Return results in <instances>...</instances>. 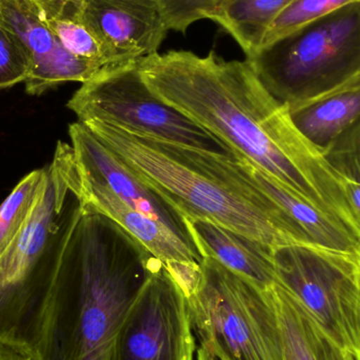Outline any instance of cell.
Here are the masks:
<instances>
[{
  "label": "cell",
  "mask_w": 360,
  "mask_h": 360,
  "mask_svg": "<svg viewBox=\"0 0 360 360\" xmlns=\"http://www.w3.org/2000/svg\"><path fill=\"white\" fill-rule=\"evenodd\" d=\"M150 90L287 190L346 224L360 228L344 186L323 151L296 128L288 105L272 96L243 61L211 51H170L137 60Z\"/></svg>",
  "instance_id": "1"
},
{
  "label": "cell",
  "mask_w": 360,
  "mask_h": 360,
  "mask_svg": "<svg viewBox=\"0 0 360 360\" xmlns=\"http://www.w3.org/2000/svg\"><path fill=\"white\" fill-rule=\"evenodd\" d=\"M162 264L117 222L82 202L44 302L32 359H109L127 313Z\"/></svg>",
  "instance_id": "2"
},
{
  "label": "cell",
  "mask_w": 360,
  "mask_h": 360,
  "mask_svg": "<svg viewBox=\"0 0 360 360\" xmlns=\"http://www.w3.org/2000/svg\"><path fill=\"white\" fill-rule=\"evenodd\" d=\"M82 124L186 219L212 222L273 250L312 247L236 156L170 143L115 124Z\"/></svg>",
  "instance_id": "3"
},
{
  "label": "cell",
  "mask_w": 360,
  "mask_h": 360,
  "mask_svg": "<svg viewBox=\"0 0 360 360\" xmlns=\"http://www.w3.org/2000/svg\"><path fill=\"white\" fill-rule=\"evenodd\" d=\"M29 221L0 257V345L31 354L65 243L82 211L73 149L59 141Z\"/></svg>",
  "instance_id": "4"
},
{
  "label": "cell",
  "mask_w": 360,
  "mask_h": 360,
  "mask_svg": "<svg viewBox=\"0 0 360 360\" xmlns=\"http://www.w3.org/2000/svg\"><path fill=\"white\" fill-rule=\"evenodd\" d=\"M247 60L289 109L360 76V2L262 46Z\"/></svg>",
  "instance_id": "5"
},
{
  "label": "cell",
  "mask_w": 360,
  "mask_h": 360,
  "mask_svg": "<svg viewBox=\"0 0 360 360\" xmlns=\"http://www.w3.org/2000/svg\"><path fill=\"white\" fill-rule=\"evenodd\" d=\"M200 269L188 297L199 347L219 360H285L270 288L262 289L213 258L203 257Z\"/></svg>",
  "instance_id": "6"
},
{
  "label": "cell",
  "mask_w": 360,
  "mask_h": 360,
  "mask_svg": "<svg viewBox=\"0 0 360 360\" xmlns=\"http://www.w3.org/2000/svg\"><path fill=\"white\" fill-rule=\"evenodd\" d=\"M77 122L115 124L186 147L235 156L211 133L158 98L146 84L137 61L103 68L67 103Z\"/></svg>",
  "instance_id": "7"
},
{
  "label": "cell",
  "mask_w": 360,
  "mask_h": 360,
  "mask_svg": "<svg viewBox=\"0 0 360 360\" xmlns=\"http://www.w3.org/2000/svg\"><path fill=\"white\" fill-rule=\"evenodd\" d=\"M197 349L188 297L162 264L127 313L108 360H194Z\"/></svg>",
  "instance_id": "8"
},
{
  "label": "cell",
  "mask_w": 360,
  "mask_h": 360,
  "mask_svg": "<svg viewBox=\"0 0 360 360\" xmlns=\"http://www.w3.org/2000/svg\"><path fill=\"white\" fill-rule=\"evenodd\" d=\"M277 283L291 292L330 338L349 352L344 308L360 259L306 245L274 250Z\"/></svg>",
  "instance_id": "9"
},
{
  "label": "cell",
  "mask_w": 360,
  "mask_h": 360,
  "mask_svg": "<svg viewBox=\"0 0 360 360\" xmlns=\"http://www.w3.org/2000/svg\"><path fill=\"white\" fill-rule=\"evenodd\" d=\"M0 17L29 59L27 94L39 96L65 82L84 84L103 69L63 46L44 20L37 0H0Z\"/></svg>",
  "instance_id": "10"
},
{
  "label": "cell",
  "mask_w": 360,
  "mask_h": 360,
  "mask_svg": "<svg viewBox=\"0 0 360 360\" xmlns=\"http://www.w3.org/2000/svg\"><path fill=\"white\" fill-rule=\"evenodd\" d=\"M114 65L158 53L169 29L160 0H76Z\"/></svg>",
  "instance_id": "11"
},
{
  "label": "cell",
  "mask_w": 360,
  "mask_h": 360,
  "mask_svg": "<svg viewBox=\"0 0 360 360\" xmlns=\"http://www.w3.org/2000/svg\"><path fill=\"white\" fill-rule=\"evenodd\" d=\"M69 136L78 170L105 184L127 205L160 222L198 251L179 210L129 170L86 126L79 122L70 124Z\"/></svg>",
  "instance_id": "12"
},
{
  "label": "cell",
  "mask_w": 360,
  "mask_h": 360,
  "mask_svg": "<svg viewBox=\"0 0 360 360\" xmlns=\"http://www.w3.org/2000/svg\"><path fill=\"white\" fill-rule=\"evenodd\" d=\"M78 174L82 202L117 222L148 251L162 260L168 270L182 264H200L201 254L166 226L127 205L101 182L82 171L78 170Z\"/></svg>",
  "instance_id": "13"
},
{
  "label": "cell",
  "mask_w": 360,
  "mask_h": 360,
  "mask_svg": "<svg viewBox=\"0 0 360 360\" xmlns=\"http://www.w3.org/2000/svg\"><path fill=\"white\" fill-rule=\"evenodd\" d=\"M195 245L232 272L266 290L277 283L274 250L238 233L200 219H186Z\"/></svg>",
  "instance_id": "14"
},
{
  "label": "cell",
  "mask_w": 360,
  "mask_h": 360,
  "mask_svg": "<svg viewBox=\"0 0 360 360\" xmlns=\"http://www.w3.org/2000/svg\"><path fill=\"white\" fill-rule=\"evenodd\" d=\"M289 110L296 128L323 151L360 120V76Z\"/></svg>",
  "instance_id": "15"
},
{
  "label": "cell",
  "mask_w": 360,
  "mask_h": 360,
  "mask_svg": "<svg viewBox=\"0 0 360 360\" xmlns=\"http://www.w3.org/2000/svg\"><path fill=\"white\" fill-rule=\"evenodd\" d=\"M283 336L285 360H354L279 283L270 287Z\"/></svg>",
  "instance_id": "16"
},
{
  "label": "cell",
  "mask_w": 360,
  "mask_h": 360,
  "mask_svg": "<svg viewBox=\"0 0 360 360\" xmlns=\"http://www.w3.org/2000/svg\"><path fill=\"white\" fill-rule=\"evenodd\" d=\"M294 0H218L207 19L240 46L245 56L257 52L266 30Z\"/></svg>",
  "instance_id": "17"
},
{
  "label": "cell",
  "mask_w": 360,
  "mask_h": 360,
  "mask_svg": "<svg viewBox=\"0 0 360 360\" xmlns=\"http://www.w3.org/2000/svg\"><path fill=\"white\" fill-rule=\"evenodd\" d=\"M37 1L44 20L69 52L101 68L114 65L98 38L82 18L76 0Z\"/></svg>",
  "instance_id": "18"
},
{
  "label": "cell",
  "mask_w": 360,
  "mask_h": 360,
  "mask_svg": "<svg viewBox=\"0 0 360 360\" xmlns=\"http://www.w3.org/2000/svg\"><path fill=\"white\" fill-rule=\"evenodd\" d=\"M48 166L32 171L0 205V257L29 221L46 184Z\"/></svg>",
  "instance_id": "19"
},
{
  "label": "cell",
  "mask_w": 360,
  "mask_h": 360,
  "mask_svg": "<svg viewBox=\"0 0 360 360\" xmlns=\"http://www.w3.org/2000/svg\"><path fill=\"white\" fill-rule=\"evenodd\" d=\"M326 160L342 180L360 228V120L323 150Z\"/></svg>",
  "instance_id": "20"
},
{
  "label": "cell",
  "mask_w": 360,
  "mask_h": 360,
  "mask_svg": "<svg viewBox=\"0 0 360 360\" xmlns=\"http://www.w3.org/2000/svg\"><path fill=\"white\" fill-rule=\"evenodd\" d=\"M356 2L360 0H294L271 23L260 48Z\"/></svg>",
  "instance_id": "21"
},
{
  "label": "cell",
  "mask_w": 360,
  "mask_h": 360,
  "mask_svg": "<svg viewBox=\"0 0 360 360\" xmlns=\"http://www.w3.org/2000/svg\"><path fill=\"white\" fill-rule=\"evenodd\" d=\"M29 74L25 50L0 17V91L25 82Z\"/></svg>",
  "instance_id": "22"
},
{
  "label": "cell",
  "mask_w": 360,
  "mask_h": 360,
  "mask_svg": "<svg viewBox=\"0 0 360 360\" xmlns=\"http://www.w3.org/2000/svg\"><path fill=\"white\" fill-rule=\"evenodd\" d=\"M218 0H160L169 30L184 32L195 21L207 19Z\"/></svg>",
  "instance_id": "23"
},
{
  "label": "cell",
  "mask_w": 360,
  "mask_h": 360,
  "mask_svg": "<svg viewBox=\"0 0 360 360\" xmlns=\"http://www.w3.org/2000/svg\"><path fill=\"white\" fill-rule=\"evenodd\" d=\"M344 319L349 353L360 360V264L356 285L345 302Z\"/></svg>",
  "instance_id": "24"
},
{
  "label": "cell",
  "mask_w": 360,
  "mask_h": 360,
  "mask_svg": "<svg viewBox=\"0 0 360 360\" xmlns=\"http://www.w3.org/2000/svg\"><path fill=\"white\" fill-rule=\"evenodd\" d=\"M0 360H33V359L27 353L0 345Z\"/></svg>",
  "instance_id": "25"
},
{
  "label": "cell",
  "mask_w": 360,
  "mask_h": 360,
  "mask_svg": "<svg viewBox=\"0 0 360 360\" xmlns=\"http://www.w3.org/2000/svg\"><path fill=\"white\" fill-rule=\"evenodd\" d=\"M197 360H219L215 355L211 354V353L205 351V349L198 347L197 349Z\"/></svg>",
  "instance_id": "26"
}]
</instances>
